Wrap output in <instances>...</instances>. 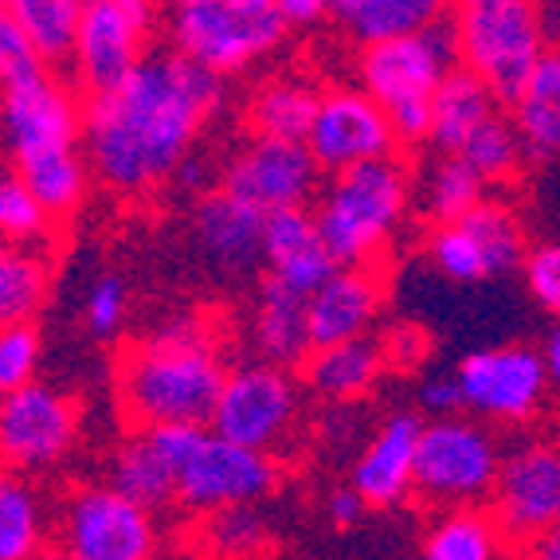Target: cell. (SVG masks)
<instances>
[{"mask_svg": "<svg viewBox=\"0 0 560 560\" xmlns=\"http://www.w3.org/2000/svg\"><path fill=\"white\" fill-rule=\"evenodd\" d=\"M83 4L86 0H12V9L24 20V28L36 39L39 56H44L47 63L71 56Z\"/></svg>", "mask_w": 560, "mask_h": 560, "instance_id": "8d00e7d4", "label": "cell"}, {"mask_svg": "<svg viewBox=\"0 0 560 560\" xmlns=\"http://www.w3.org/2000/svg\"><path fill=\"white\" fill-rule=\"evenodd\" d=\"M364 510H369V502H364L361 494H357V486H341V490H334V494L326 498V517L334 529L349 533L357 529V525L364 522Z\"/></svg>", "mask_w": 560, "mask_h": 560, "instance_id": "f6af8a7d", "label": "cell"}, {"mask_svg": "<svg viewBox=\"0 0 560 560\" xmlns=\"http://www.w3.org/2000/svg\"><path fill=\"white\" fill-rule=\"evenodd\" d=\"M463 63L451 16L408 36L361 44L357 79L388 110L400 141H423L431 133V98L435 86Z\"/></svg>", "mask_w": 560, "mask_h": 560, "instance_id": "3957f363", "label": "cell"}, {"mask_svg": "<svg viewBox=\"0 0 560 560\" xmlns=\"http://www.w3.org/2000/svg\"><path fill=\"white\" fill-rule=\"evenodd\" d=\"M51 541L47 498L24 470H0V560L44 557Z\"/></svg>", "mask_w": 560, "mask_h": 560, "instance_id": "484cf974", "label": "cell"}, {"mask_svg": "<svg viewBox=\"0 0 560 560\" xmlns=\"http://www.w3.org/2000/svg\"><path fill=\"white\" fill-rule=\"evenodd\" d=\"M255 505L259 502L224 505V510H212V514L200 517V552H212V557H259L271 545V529H267V517Z\"/></svg>", "mask_w": 560, "mask_h": 560, "instance_id": "e575fe53", "label": "cell"}, {"mask_svg": "<svg viewBox=\"0 0 560 560\" xmlns=\"http://www.w3.org/2000/svg\"><path fill=\"white\" fill-rule=\"evenodd\" d=\"M505 533L494 510L470 505H447V514L435 517L423 533V557L428 560H494L505 549Z\"/></svg>", "mask_w": 560, "mask_h": 560, "instance_id": "f546056e", "label": "cell"}, {"mask_svg": "<svg viewBox=\"0 0 560 560\" xmlns=\"http://www.w3.org/2000/svg\"><path fill=\"white\" fill-rule=\"evenodd\" d=\"M153 0H86L71 44V71L86 94L106 91L145 56Z\"/></svg>", "mask_w": 560, "mask_h": 560, "instance_id": "9a60e30c", "label": "cell"}, {"mask_svg": "<svg viewBox=\"0 0 560 560\" xmlns=\"http://www.w3.org/2000/svg\"><path fill=\"white\" fill-rule=\"evenodd\" d=\"M106 478H110V486H118L121 494H130L133 502H141L153 514L177 502V467L150 435V428H138L133 440H126L114 451Z\"/></svg>", "mask_w": 560, "mask_h": 560, "instance_id": "83f0119b", "label": "cell"}, {"mask_svg": "<svg viewBox=\"0 0 560 560\" xmlns=\"http://www.w3.org/2000/svg\"><path fill=\"white\" fill-rule=\"evenodd\" d=\"M420 428L416 416H393L384 420L361 458L353 463L349 482L369 505H400L408 494H416V447H420Z\"/></svg>", "mask_w": 560, "mask_h": 560, "instance_id": "7402d4cb", "label": "cell"}, {"mask_svg": "<svg viewBox=\"0 0 560 560\" xmlns=\"http://www.w3.org/2000/svg\"><path fill=\"white\" fill-rule=\"evenodd\" d=\"M428 259L451 282L498 279L525 262V232L505 205L478 200L467 215L435 224L428 240Z\"/></svg>", "mask_w": 560, "mask_h": 560, "instance_id": "4fadbf2b", "label": "cell"}, {"mask_svg": "<svg viewBox=\"0 0 560 560\" xmlns=\"http://www.w3.org/2000/svg\"><path fill=\"white\" fill-rule=\"evenodd\" d=\"M275 9L282 12L290 28H314L334 12V0H275Z\"/></svg>", "mask_w": 560, "mask_h": 560, "instance_id": "bcb514c9", "label": "cell"}, {"mask_svg": "<svg viewBox=\"0 0 560 560\" xmlns=\"http://www.w3.org/2000/svg\"><path fill=\"white\" fill-rule=\"evenodd\" d=\"M381 353H384V364H393V369H416V364L428 357V337L416 326H400L388 334Z\"/></svg>", "mask_w": 560, "mask_h": 560, "instance_id": "7bdbcfd3", "label": "cell"}, {"mask_svg": "<svg viewBox=\"0 0 560 560\" xmlns=\"http://www.w3.org/2000/svg\"><path fill=\"white\" fill-rule=\"evenodd\" d=\"M322 165L314 161L306 141L290 138H262L247 141L224 168V188L240 200L255 205L259 212L306 205L318 192Z\"/></svg>", "mask_w": 560, "mask_h": 560, "instance_id": "e0dca14e", "label": "cell"}, {"mask_svg": "<svg viewBox=\"0 0 560 560\" xmlns=\"http://www.w3.org/2000/svg\"><path fill=\"white\" fill-rule=\"evenodd\" d=\"M416 197H420V208L428 220L447 224V220L467 215L486 197V180L478 177V168L463 153H443L440 161H431L423 168Z\"/></svg>", "mask_w": 560, "mask_h": 560, "instance_id": "d6a6232c", "label": "cell"}, {"mask_svg": "<svg viewBox=\"0 0 560 560\" xmlns=\"http://www.w3.org/2000/svg\"><path fill=\"white\" fill-rule=\"evenodd\" d=\"M262 267L271 271V279L302 294L318 290L334 275L337 259L318 228V215L306 205L275 208L262 215Z\"/></svg>", "mask_w": 560, "mask_h": 560, "instance_id": "44dd1931", "label": "cell"}, {"mask_svg": "<svg viewBox=\"0 0 560 560\" xmlns=\"http://www.w3.org/2000/svg\"><path fill=\"white\" fill-rule=\"evenodd\" d=\"M59 552L71 560H145L158 552L153 510L118 486H79L59 510Z\"/></svg>", "mask_w": 560, "mask_h": 560, "instance_id": "9c48e42d", "label": "cell"}, {"mask_svg": "<svg viewBox=\"0 0 560 560\" xmlns=\"http://www.w3.org/2000/svg\"><path fill=\"white\" fill-rule=\"evenodd\" d=\"M294 423H299V381L287 373V364L255 361L224 376L208 428L243 447L275 455L290 443Z\"/></svg>", "mask_w": 560, "mask_h": 560, "instance_id": "30bf717a", "label": "cell"}, {"mask_svg": "<svg viewBox=\"0 0 560 560\" xmlns=\"http://www.w3.org/2000/svg\"><path fill=\"white\" fill-rule=\"evenodd\" d=\"M0 463H4V447H0Z\"/></svg>", "mask_w": 560, "mask_h": 560, "instance_id": "681fc988", "label": "cell"}, {"mask_svg": "<svg viewBox=\"0 0 560 560\" xmlns=\"http://www.w3.org/2000/svg\"><path fill=\"white\" fill-rule=\"evenodd\" d=\"M541 357H545V373H549V388L560 396V318H557V326H552L549 341H545Z\"/></svg>", "mask_w": 560, "mask_h": 560, "instance_id": "7dc6e473", "label": "cell"}, {"mask_svg": "<svg viewBox=\"0 0 560 560\" xmlns=\"http://www.w3.org/2000/svg\"><path fill=\"white\" fill-rule=\"evenodd\" d=\"M458 153L478 168V177H482L486 185L510 180L517 168H522V161L529 158V153H525L522 133H517V126H514V118H505L502 110L486 121L478 133H470V141Z\"/></svg>", "mask_w": 560, "mask_h": 560, "instance_id": "d590c367", "label": "cell"}, {"mask_svg": "<svg viewBox=\"0 0 560 560\" xmlns=\"http://www.w3.org/2000/svg\"><path fill=\"white\" fill-rule=\"evenodd\" d=\"M51 215L36 200L20 168H0V240L4 243H44Z\"/></svg>", "mask_w": 560, "mask_h": 560, "instance_id": "74e56055", "label": "cell"}, {"mask_svg": "<svg viewBox=\"0 0 560 560\" xmlns=\"http://www.w3.org/2000/svg\"><path fill=\"white\" fill-rule=\"evenodd\" d=\"M510 110H514L510 118H514L529 158L560 153V51L545 47L522 91L514 94Z\"/></svg>", "mask_w": 560, "mask_h": 560, "instance_id": "4316f807", "label": "cell"}, {"mask_svg": "<svg viewBox=\"0 0 560 560\" xmlns=\"http://www.w3.org/2000/svg\"><path fill=\"white\" fill-rule=\"evenodd\" d=\"M126 310H130V299H126V282L118 275H103L94 279L91 290L83 299V322L91 329V337H114L121 326H126Z\"/></svg>", "mask_w": 560, "mask_h": 560, "instance_id": "60d3db41", "label": "cell"}, {"mask_svg": "<svg viewBox=\"0 0 560 560\" xmlns=\"http://www.w3.org/2000/svg\"><path fill=\"white\" fill-rule=\"evenodd\" d=\"M416 188L404 161L376 158L329 173L318 197V228L337 262H373L404 224Z\"/></svg>", "mask_w": 560, "mask_h": 560, "instance_id": "277c9868", "label": "cell"}, {"mask_svg": "<svg viewBox=\"0 0 560 560\" xmlns=\"http://www.w3.org/2000/svg\"><path fill=\"white\" fill-rule=\"evenodd\" d=\"M525 287H529L533 302L560 318V243H545V247H533L525 252Z\"/></svg>", "mask_w": 560, "mask_h": 560, "instance_id": "b9f144b4", "label": "cell"}, {"mask_svg": "<svg viewBox=\"0 0 560 560\" xmlns=\"http://www.w3.org/2000/svg\"><path fill=\"white\" fill-rule=\"evenodd\" d=\"M224 376L212 329L197 318H173L121 357L118 396L138 428L208 423Z\"/></svg>", "mask_w": 560, "mask_h": 560, "instance_id": "7a4b0ae2", "label": "cell"}, {"mask_svg": "<svg viewBox=\"0 0 560 560\" xmlns=\"http://www.w3.org/2000/svg\"><path fill=\"white\" fill-rule=\"evenodd\" d=\"M0 141L12 165L47 153L83 150V106L47 67L0 86Z\"/></svg>", "mask_w": 560, "mask_h": 560, "instance_id": "8fae6325", "label": "cell"}, {"mask_svg": "<svg viewBox=\"0 0 560 560\" xmlns=\"http://www.w3.org/2000/svg\"><path fill=\"white\" fill-rule=\"evenodd\" d=\"M502 451L478 416H435L420 428L416 494L428 505H470L494 494Z\"/></svg>", "mask_w": 560, "mask_h": 560, "instance_id": "ba28073f", "label": "cell"}, {"mask_svg": "<svg viewBox=\"0 0 560 560\" xmlns=\"http://www.w3.org/2000/svg\"><path fill=\"white\" fill-rule=\"evenodd\" d=\"M79 443V404L51 384H24L0 396V447L4 463L24 475L59 467Z\"/></svg>", "mask_w": 560, "mask_h": 560, "instance_id": "5bb4252c", "label": "cell"}, {"mask_svg": "<svg viewBox=\"0 0 560 560\" xmlns=\"http://www.w3.org/2000/svg\"><path fill=\"white\" fill-rule=\"evenodd\" d=\"M150 435L177 467V505L212 514L224 505L262 502L279 486V467L267 451L243 447L208 423H158Z\"/></svg>", "mask_w": 560, "mask_h": 560, "instance_id": "5b68a950", "label": "cell"}, {"mask_svg": "<svg viewBox=\"0 0 560 560\" xmlns=\"http://www.w3.org/2000/svg\"><path fill=\"white\" fill-rule=\"evenodd\" d=\"M451 24L463 67L478 71L502 103H514L549 44L541 0H451Z\"/></svg>", "mask_w": 560, "mask_h": 560, "instance_id": "8992f818", "label": "cell"}, {"mask_svg": "<svg viewBox=\"0 0 560 560\" xmlns=\"http://www.w3.org/2000/svg\"><path fill=\"white\" fill-rule=\"evenodd\" d=\"M329 16L357 44H376V39L408 36L451 16V0H334Z\"/></svg>", "mask_w": 560, "mask_h": 560, "instance_id": "f1b7e54d", "label": "cell"}, {"mask_svg": "<svg viewBox=\"0 0 560 560\" xmlns=\"http://www.w3.org/2000/svg\"><path fill=\"white\" fill-rule=\"evenodd\" d=\"M224 103L220 75L197 59L145 51L133 71L83 106V153L110 192L138 197L168 180Z\"/></svg>", "mask_w": 560, "mask_h": 560, "instance_id": "6da1fadb", "label": "cell"}, {"mask_svg": "<svg viewBox=\"0 0 560 560\" xmlns=\"http://www.w3.org/2000/svg\"><path fill=\"white\" fill-rule=\"evenodd\" d=\"M44 341L32 322H0V396L36 381Z\"/></svg>", "mask_w": 560, "mask_h": 560, "instance_id": "f35d334b", "label": "cell"}, {"mask_svg": "<svg viewBox=\"0 0 560 560\" xmlns=\"http://www.w3.org/2000/svg\"><path fill=\"white\" fill-rule=\"evenodd\" d=\"M322 94L302 79H267L247 103V118L252 130L262 138H290L306 141L310 121L318 110Z\"/></svg>", "mask_w": 560, "mask_h": 560, "instance_id": "4dcf8cb0", "label": "cell"}, {"mask_svg": "<svg viewBox=\"0 0 560 560\" xmlns=\"http://www.w3.org/2000/svg\"><path fill=\"white\" fill-rule=\"evenodd\" d=\"M525 549H529L533 557H541V560H560V522H552L545 533H537Z\"/></svg>", "mask_w": 560, "mask_h": 560, "instance_id": "c3c4849f", "label": "cell"}, {"mask_svg": "<svg viewBox=\"0 0 560 560\" xmlns=\"http://www.w3.org/2000/svg\"><path fill=\"white\" fill-rule=\"evenodd\" d=\"M502 110V98L478 71L458 63L431 98V133L428 138L440 145L443 153H458L478 133L486 121Z\"/></svg>", "mask_w": 560, "mask_h": 560, "instance_id": "603a6c76", "label": "cell"}, {"mask_svg": "<svg viewBox=\"0 0 560 560\" xmlns=\"http://www.w3.org/2000/svg\"><path fill=\"white\" fill-rule=\"evenodd\" d=\"M0 4H12V0H0Z\"/></svg>", "mask_w": 560, "mask_h": 560, "instance_id": "f907efd6", "label": "cell"}, {"mask_svg": "<svg viewBox=\"0 0 560 560\" xmlns=\"http://www.w3.org/2000/svg\"><path fill=\"white\" fill-rule=\"evenodd\" d=\"M490 498L505 541L529 545L537 533L560 522V447L529 443L505 455Z\"/></svg>", "mask_w": 560, "mask_h": 560, "instance_id": "ac0fdd59", "label": "cell"}, {"mask_svg": "<svg viewBox=\"0 0 560 560\" xmlns=\"http://www.w3.org/2000/svg\"><path fill=\"white\" fill-rule=\"evenodd\" d=\"M275 0H168V39L215 75L252 67L287 36Z\"/></svg>", "mask_w": 560, "mask_h": 560, "instance_id": "52a82bcc", "label": "cell"}, {"mask_svg": "<svg viewBox=\"0 0 560 560\" xmlns=\"http://www.w3.org/2000/svg\"><path fill=\"white\" fill-rule=\"evenodd\" d=\"M252 341L262 361L275 364H302L314 349L306 322V294L279 279H267L259 290L252 314Z\"/></svg>", "mask_w": 560, "mask_h": 560, "instance_id": "cb8c5ba5", "label": "cell"}, {"mask_svg": "<svg viewBox=\"0 0 560 560\" xmlns=\"http://www.w3.org/2000/svg\"><path fill=\"white\" fill-rule=\"evenodd\" d=\"M420 404L428 416H458L463 411V388H458V376H431L420 388Z\"/></svg>", "mask_w": 560, "mask_h": 560, "instance_id": "ee69618b", "label": "cell"}, {"mask_svg": "<svg viewBox=\"0 0 560 560\" xmlns=\"http://www.w3.org/2000/svg\"><path fill=\"white\" fill-rule=\"evenodd\" d=\"M306 145L326 173L376 158H393L400 138L381 103L364 86H334L318 98Z\"/></svg>", "mask_w": 560, "mask_h": 560, "instance_id": "2e32d148", "label": "cell"}, {"mask_svg": "<svg viewBox=\"0 0 560 560\" xmlns=\"http://www.w3.org/2000/svg\"><path fill=\"white\" fill-rule=\"evenodd\" d=\"M384 306V279L373 262H337L334 275L306 294V322L314 346L353 341L373 329Z\"/></svg>", "mask_w": 560, "mask_h": 560, "instance_id": "ffe728a7", "label": "cell"}, {"mask_svg": "<svg viewBox=\"0 0 560 560\" xmlns=\"http://www.w3.org/2000/svg\"><path fill=\"white\" fill-rule=\"evenodd\" d=\"M39 67H47V59L39 56L36 39L24 28V20L16 16L12 4H0V86L12 83V79L32 75Z\"/></svg>", "mask_w": 560, "mask_h": 560, "instance_id": "ab89813d", "label": "cell"}, {"mask_svg": "<svg viewBox=\"0 0 560 560\" xmlns=\"http://www.w3.org/2000/svg\"><path fill=\"white\" fill-rule=\"evenodd\" d=\"M20 177L28 180V188L36 192V200L47 208L51 220H63V215L79 212L86 200V185H91V161L83 150H63V153H47L28 165H16Z\"/></svg>", "mask_w": 560, "mask_h": 560, "instance_id": "836d02e7", "label": "cell"}, {"mask_svg": "<svg viewBox=\"0 0 560 560\" xmlns=\"http://www.w3.org/2000/svg\"><path fill=\"white\" fill-rule=\"evenodd\" d=\"M463 411L486 423H525L541 411L549 388L545 357L529 346L475 349L455 369Z\"/></svg>", "mask_w": 560, "mask_h": 560, "instance_id": "7c38bea8", "label": "cell"}, {"mask_svg": "<svg viewBox=\"0 0 560 560\" xmlns=\"http://www.w3.org/2000/svg\"><path fill=\"white\" fill-rule=\"evenodd\" d=\"M381 369V346H373L369 337H353V341H334V346L310 349V357L302 361V384L318 400L349 404L373 388Z\"/></svg>", "mask_w": 560, "mask_h": 560, "instance_id": "d4e9b609", "label": "cell"}, {"mask_svg": "<svg viewBox=\"0 0 560 560\" xmlns=\"http://www.w3.org/2000/svg\"><path fill=\"white\" fill-rule=\"evenodd\" d=\"M47 290H51V271L36 243L0 240V322H36Z\"/></svg>", "mask_w": 560, "mask_h": 560, "instance_id": "1f68e13d", "label": "cell"}, {"mask_svg": "<svg viewBox=\"0 0 560 560\" xmlns=\"http://www.w3.org/2000/svg\"><path fill=\"white\" fill-rule=\"evenodd\" d=\"M262 215L255 205L228 192L224 185L205 192L192 212V243L208 271L220 279H243L262 262Z\"/></svg>", "mask_w": 560, "mask_h": 560, "instance_id": "d6986e66", "label": "cell"}]
</instances>
